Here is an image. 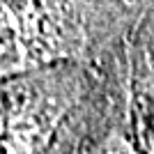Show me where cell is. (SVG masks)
Here are the masks:
<instances>
[{
  "instance_id": "2",
  "label": "cell",
  "mask_w": 154,
  "mask_h": 154,
  "mask_svg": "<svg viewBox=\"0 0 154 154\" xmlns=\"http://www.w3.org/2000/svg\"><path fill=\"white\" fill-rule=\"evenodd\" d=\"M143 131L147 134L149 145L154 147V101H152V108L145 110V129H143ZM152 147H149V149H152Z\"/></svg>"
},
{
  "instance_id": "1",
  "label": "cell",
  "mask_w": 154,
  "mask_h": 154,
  "mask_svg": "<svg viewBox=\"0 0 154 154\" xmlns=\"http://www.w3.org/2000/svg\"><path fill=\"white\" fill-rule=\"evenodd\" d=\"M19 58H21V48L16 42V32L9 23V16L0 12V74L16 67Z\"/></svg>"
}]
</instances>
